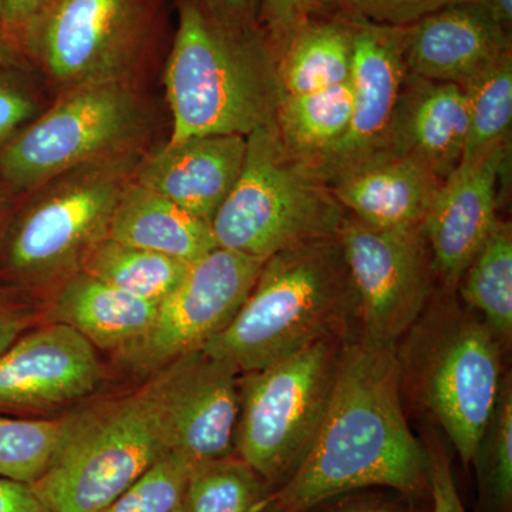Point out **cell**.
<instances>
[{
    "label": "cell",
    "mask_w": 512,
    "mask_h": 512,
    "mask_svg": "<svg viewBox=\"0 0 512 512\" xmlns=\"http://www.w3.org/2000/svg\"><path fill=\"white\" fill-rule=\"evenodd\" d=\"M402 383L396 345L350 333L318 434L295 473L269 494L266 508L309 512L366 487L429 491V450L404 416Z\"/></svg>",
    "instance_id": "1"
},
{
    "label": "cell",
    "mask_w": 512,
    "mask_h": 512,
    "mask_svg": "<svg viewBox=\"0 0 512 512\" xmlns=\"http://www.w3.org/2000/svg\"><path fill=\"white\" fill-rule=\"evenodd\" d=\"M164 86L173 119L167 144L275 128L282 89L274 47L256 25L229 22L201 0L178 2Z\"/></svg>",
    "instance_id": "2"
},
{
    "label": "cell",
    "mask_w": 512,
    "mask_h": 512,
    "mask_svg": "<svg viewBox=\"0 0 512 512\" xmlns=\"http://www.w3.org/2000/svg\"><path fill=\"white\" fill-rule=\"evenodd\" d=\"M355 318L356 293L339 239H316L269 256L234 318L201 349L242 375L318 340L348 335Z\"/></svg>",
    "instance_id": "3"
},
{
    "label": "cell",
    "mask_w": 512,
    "mask_h": 512,
    "mask_svg": "<svg viewBox=\"0 0 512 512\" xmlns=\"http://www.w3.org/2000/svg\"><path fill=\"white\" fill-rule=\"evenodd\" d=\"M150 150L79 165L16 200L0 234V286L25 295L79 271Z\"/></svg>",
    "instance_id": "4"
},
{
    "label": "cell",
    "mask_w": 512,
    "mask_h": 512,
    "mask_svg": "<svg viewBox=\"0 0 512 512\" xmlns=\"http://www.w3.org/2000/svg\"><path fill=\"white\" fill-rule=\"evenodd\" d=\"M167 366L134 392L74 414L46 473L32 485L49 512H97L171 453Z\"/></svg>",
    "instance_id": "5"
},
{
    "label": "cell",
    "mask_w": 512,
    "mask_h": 512,
    "mask_svg": "<svg viewBox=\"0 0 512 512\" xmlns=\"http://www.w3.org/2000/svg\"><path fill=\"white\" fill-rule=\"evenodd\" d=\"M154 131L156 110L143 84L72 87L0 147V188L19 200L79 165L150 150Z\"/></svg>",
    "instance_id": "6"
},
{
    "label": "cell",
    "mask_w": 512,
    "mask_h": 512,
    "mask_svg": "<svg viewBox=\"0 0 512 512\" xmlns=\"http://www.w3.org/2000/svg\"><path fill=\"white\" fill-rule=\"evenodd\" d=\"M164 0H53L19 50L53 97L90 83L143 84L163 33Z\"/></svg>",
    "instance_id": "7"
},
{
    "label": "cell",
    "mask_w": 512,
    "mask_h": 512,
    "mask_svg": "<svg viewBox=\"0 0 512 512\" xmlns=\"http://www.w3.org/2000/svg\"><path fill=\"white\" fill-rule=\"evenodd\" d=\"M345 210L289 156L275 128L247 137L237 183L212 218L218 247L266 261L286 248L338 237Z\"/></svg>",
    "instance_id": "8"
},
{
    "label": "cell",
    "mask_w": 512,
    "mask_h": 512,
    "mask_svg": "<svg viewBox=\"0 0 512 512\" xmlns=\"http://www.w3.org/2000/svg\"><path fill=\"white\" fill-rule=\"evenodd\" d=\"M348 335L330 336L239 377L235 454L281 487L308 454L328 410Z\"/></svg>",
    "instance_id": "9"
},
{
    "label": "cell",
    "mask_w": 512,
    "mask_h": 512,
    "mask_svg": "<svg viewBox=\"0 0 512 512\" xmlns=\"http://www.w3.org/2000/svg\"><path fill=\"white\" fill-rule=\"evenodd\" d=\"M421 346L417 390L464 463H473L501 390L498 336L484 320L447 316Z\"/></svg>",
    "instance_id": "10"
},
{
    "label": "cell",
    "mask_w": 512,
    "mask_h": 512,
    "mask_svg": "<svg viewBox=\"0 0 512 512\" xmlns=\"http://www.w3.org/2000/svg\"><path fill=\"white\" fill-rule=\"evenodd\" d=\"M338 239L356 293L360 335L396 345L430 295L434 271L424 229H380L345 215Z\"/></svg>",
    "instance_id": "11"
},
{
    "label": "cell",
    "mask_w": 512,
    "mask_h": 512,
    "mask_svg": "<svg viewBox=\"0 0 512 512\" xmlns=\"http://www.w3.org/2000/svg\"><path fill=\"white\" fill-rule=\"evenodd\" d=\"M265 261L217 248L192 262L180 284L158 303L147 332L117 353L131 372L153 375L201 349L231 322Z\"/></svg>",
    "instance_id": "12"
},
{
    "label": "cell",
    "mask_w": 512,
    "mask_h": 512,
    "mask_svg": "<svg viewBox=\"0 0 512 512\" xmlns=\"http://www.w3.org/2000/svg\"><path fill=\"white\" fill-rule=\"evenodd\" d=\"M349 19L353 32V110L348 130L328 151L301 163L323 185L335 184L363 165L392 156L394 114L407 76L406 28Z\"/></svg>",
    "instance_id": "13"
},
{
    "label": "cell",
    "mask_w": 512,
    "mask_h": 512,
    "mask_svg": "<svg viewBox=\"0 0 512 512\" xmlns=\"http://www.w3.org/2000/svg\"><path fill=\"white\" fill-rule=\"evenodd\" d=\"M104 367L96 346L63 323L28 330L0 355V416L72 406L96 392Z\"/></svg>",
    "instance_id": "14"
},
{
    "label": "cell",
    "mask_w": 512,
    "mask_h": 512,
    "mask_svg": "<svg viewBox=\"0 0 512 512\" xmlns=\"http://www.w3.org/2000/svg\"><path fill=\"white\" fill-rule=\"evenodd\" d=\"M170 450L192 466L235 454L239 373L202 349L167 365L165 392Z\"/></svg>",
    "instance_id": "15"
},
{
    "label": "cell",
    "mask_w": 512,
    "mask_h": 512,
    "mask_svg": "<svg viewBox=\"0 0 512 512\" xmlns=\"http://www.w3.org/2000/svg\"><path fill=\"white\" fill-rule=\"evenodd\" d=\"M505 146L461 163L441 183L423 229L434 274L454 288L483 248L497 217V183Z\"/></svg>",
    "instance_id": "16"
},
{
    "label": "cell",
    "mask_w": 512,
    "mask_h": 512,
    "mask_svg": "<svg viewBox=\"0 0 512 512\" xmlns=\"http://www.w3.org/2000/svg\"><path fill=\"white\" fill-rule=\"evenodd\" d=\"M511 52L510 32L476 2H461L406 26L407 73L463 86Z\"/></svg>",
    "instance_id": "17"
},
{
    "label": "cell",
    "mask_w": 512,
    "mask_h": 512,
    "mask_svg": "<svg viewBox=\"0 0 512 512\" xmlns=\"http://www.w3.org/2000/svg\"><path fill=\"white\" fill-rule=\"evenodd\" d=\"M247 137L202 136L164 143L141 161L134 181L185 211L212 221L237 183Z\"/></svg>",
    "instance_id": "18"
},
{
    "label": "cell",
    "mask_w": 512,
    "mask_h": 512,
    "mask_svg": "<svg viewBox=\"0 0 512 512\" xmlns=\"http://www.w3.org/2000/svg\"><path fill=\"white\" fill-rule=\"evenodd\" d=\"M410 79L394 114L392 154L413 158L446 180L466 150V94L456 83Z\"/></svg>",
    "instance_id": "19"
},
{
    "label": "cell",
    "mask_w": 512,
    "mask_h": 512,
    "mask_svg": "<svg viewBox=\"0 0 512 512\" xmlns=\"http://www.w3.org/2000/svg\"><path fill=\"white\" fill-rule=\"evenodd\" d=\"M443 181L419 161L392 154L363 165L330 187L343 210L370 227L416 229L423 228Z\"/></svg>",
    "instance_id": "20"
},
{
    "label": "cell",
    "mask_w": 512,
    "mask_h": 512,
    "mask_svg": "<svg viewBox=\"0 0 512 512\" xmlns=\"http://www.w3.org/2000/svg\"><path fill=\"white\" fill-rule=\"evenodd\" d=\"M157 306L77 271L55 286L49 322L70 326L96 348L119 353L147 332Z\"/></svg>",
    "instance_id": "21"
},
{
    "label": "cell",
    "mask_w": 512,
    "mask_h": 512,
    "mask_svg": "<svg viewBox=\"0 0 512 512\" xmlns=\"http://www.w3.org/2000/svg\"><path fill=\"white\" fill-rule=\"evenodd\" d=\"M106 237L187 264L220 248L210 221L185 211L134 178L121 192Z\"/></svg>",
    "instance_id": "22"
},
{
    "label": "cell",
    "mask_w": 512,
    "mask_h": 512,
    "mask_svg": "<svg viewBox=\"0 0 512 512\" xmlns=\"http://www.w3.org/2000/svg\"><path fill=\"white\" fill-rule=\"evenodd\" d=\"M352 20L306 19L293 33L278 63L282 93L301 94L348 83L352 73Z\"/></svg>",
    "instance_id": "23"
},
{
    "label": "cell",
    "mask_w": 512,
    "mask_h": 512,
    "mask_svg": "<svg viewBox=\"0 0 512 512\" xmlns=\"http://www.w3.org/2000/svg\"><path fill=\"white\" fill-rule=\"evenodd\" d=\"M352 110L350 80L315 92L282 93L275 116L276 136L289 156L309 163L343 137Z\"/></svg>",
    "instance_id": "24"
},
{
    "label": "cell",
    "mask_w": 512,
    "mask_h": 512,
    "mask_svg": "<svg viewBox=\"0 0 512 512\" xmlns=\"http://www.w3.org/2000/svg\"><path fill=\"white\" fill-rule=\"evenodd\" d=\"M188 266L187 262L106 237L87 252L79 271L158 305L180 284Z\"/></svg>",
    "instance_id": "25"
},
{
    "label": "cell",
    "mask_w": 512,
    "mask_h": 512,
    "mask_svg": "<svg viewBox=\"0 0 512 512\" xmlns=\"http://www.w3.org/2000/svg\"><path fill=\"white\" fill-rule=\"evenodd\" d=\"M461 296L500 339L512 333V235L510 225L495 222L483 248L463 275Z\"/></svg>",
    "instance_id": "26"
},
{
    "label": "cell",
    "mask_w": 512,
    "mask_h": 512,
    "mask_svg": "<svg viewBox=\"0 0 512 512\" xmlns=\"http://www.w3.org/2000/svg\"><path fill=\"white\" fill-rule=\"evenodd\" d=\"M269 487L237 454L192 466L185 512H264Z\"/></svg>",
    "instance_id": "27"
},
{
    "label": "cell",
    "mask_w": 512,
    "mask_h": 512,
    "mask_svg": "<svg viewBox=\"0 0 512 512\" xmlns=\"http://www.w3.org/2000/svg\"><path fill=\"white\" fill-rule=\"evenodd\" d=\"M461 87L468 110V138L461 163H467L507 141L512 120L511 52Z\"/></svg>",
    "instance_id": "28"
},
{
    "label": "cell",
    "mask_w": 512,
    "mask_h": 512,
    "mask_svg": "<svg viewBox=\"0 0 512 512\" xmlns=\"http://www.w3.org/2000/svg\"><path fill=\"white\" fill-rule=\"evenodd\" d=\"M72 416L59 420L0 416V478L33 484L60 450Z\"/></svg>",
    "instance_id": "29"
},
{
    "label": "cell",
    "mask_w": 512,
    "mask_h": 512,
    "mask_svg": "<svg viewBox=\"0 0 512 512\" xmlns=\"http://www.w3.org/2000/svg\"><path fill=\"white\" fill-rule=\"evenodd\" d=\"M481 460V491L490 512L512 508V394L501 384L500 396L474 461Z\"/></svg>",
    "instance_id": "30"
},
{
    "label": "cell",
    "mask_w": 512,
    "mask_h": 512,
    "mask_svg": "<svg viewBox=\"0 0 512 512\" xmlns=\"http://www.w3.org/2000/svg\"><path fill=\"white\" fill-rule=\"evenodd\" d=\"M191 468L190 461L171 451L97 512H171L183 504Z\"/></svg>",
    "instance_id": "31"
},
{
    "label": "cell",
    "mask_w": 512,
    "mask_h": 512,
    "mask_svg": "<svg viewBox=\"0 0 512 512\" xmlns=\"http://www.w3.org/2000/svg\"><path fill=\"white\" fill-rule=\"evenodd\" d=\"M45 80L29 64L0 66V147L52 103Z\"/></svg>",
    "instance_id": "32"
},
{
    "label": "cell",
    "mask_w": 512,
    "mask_h": 512,
    "mask_svg": "<svg viewBox=\"0 0 512 512\" xmlns=\"http://www.w3.org/2000/svg\"><path fill=\"white\" fill-rule=\"evenodd\" d=\"M461 2L471 0H311V5L332 6L349 18L406 28L430 13Z\"/></svg>",
    "instance_id": "33"
},
{
    "label": "cell",
    "mask_w": 512,
    "mask_h": 512,
    "mask_svg": "<svg viewBox=\"0 0 512 512\" xmlns=\"http://www.w3.org/2000/svg\"><path fill=\"white\" fill-rule=\"evenodd\" d=\"M311 0H261L259 18L272 47L284 49L293 33L308 19Z\"/></svg>",
    "instance_id": "34"
},
{
    "label": "cell",
    "mask_w": 512,
    "mask_h": 512,
    "mask_svg": "<svg viewBox=\"0 0 512 512\" xmlns=\"http://www.w3.org/2000/svg\"><path fill=\"white\" fill-rule=\"evenodd\" d=\"M429 458V491L433 498V512H467L458 495L446 451L434 446L429 450Z\"/></svg>",
    "instance_id": "35"
},
{
    "label": "cell",
    "mask_w": 512,
    "mask_h": 512,
    "mask_svg": "<svg viewBox=\"0 0 512 512\" xmlns=\"http://www.w3.org/2000/svg\"><path fill=\"white\" fill-rule=\"evenodd\" d=\"M23 298V293L0 286V355L32 326L33 312Z\"/></svg>",
    "instance_id": "36"
},
{
    "label": "cell",
    "mask_w": 512,
    "mask_h": 512,
    "mask_svg": "<svg viewBox=\"0 0 512 512\" xmlns=\"http://www.w3.org/2000/svg\"><path fill=\"white\" fill-rule=\"evenodd\" d=\"M52 2L53 0H0V18L18 49L23 32Z\"/></svg>",
    "instance_id": "37"
},
{
    "label": "cell",
    "mask_w": 512,
    "mask_h": 512,
    "mask_svg": "<svg viewBox=\"0 0 512 512\" xmlns=\"http://www.w3.org/2000/svg\"><path fill=\"white\" fill-rule=\"evenodd\" d=\"M0 512H49L32 485L0 478Z\"/></svg>",
    "instance_id": "38"
},
{
    "label": "cell",
    "mask_w": 512,
    "mask_h": 512,
    "mask_svg": "<svg viewBox=\"0 0 512 512\" xmlns=\"http://www.w3.org/2000/svg\"><path fill=\"white\" fill-rule=\"evenodd\" d=\"M201 2L229 22L255 25L256 0H201Z\"/></svg>",
    "instance_id": "39"
},
{
    "label": "cell",
    "mask_w": 512,
    "mask_h": 512,
    "mask_svg": "<svg viewBox=\"0 0 512 512\" xmlns=\"http://www.w3.org/2000/svg\"><path fill=\"white\" fill-rule=\"evenodd\" d=\"M485 10L494 22L510 32L512 23V0H473Z\"/></svg>",
    "instance_id": "40"
},
{
    "label": "cell",
    "mask_w": 512,
    "mask_h": 512,
    "mask_svg": "<svg viewBox=\"0 0 512 512\" xmlns=\"http://www.w3.org/2000/svg\"><path fill=\"white\" fill-rule=\"evenodd\" d=\"M20 64L29 63L26 62L25 57L19 52L13 40L10 39L2 18H0V66H20Z\"/></svg>",
    "instance_id": "41"
},
{
    "label": "cell",
    "mask_w": 512,
    "mask_h": 512,
    "mask_svg": "<svg viewBox=\"0 0 512 512\" xmlns=\"http://www.w3.org/2000/svg\"><path fill=\"white\" fill-rule=\"evenodd\" d=\"M15 202L12 197H9V195L0 188V234H2V229L5 227L6 221H8L10 211H12Z\"/></svg>",
    "instance_id": "42"
},
{
    "label": "cell",
    "mask_w": 512,
    "mask_h": 512,
    "mask_svg": "<svg viewBox=\"0 0 512 512\" xmlns=\"http://www.w3.org/2000/svg\"><path fill=\"white\" fill-rule=\"evenodd\" d=\"M332 512H402L387 507H375V505H360V507L342 508V510Z\"/></svg>",
    "instance_id": "43"
},
{
    "label": "cell",
    "mask_w": 512,
    "mask_h": 512,
    "mask_svg": "<svg viewBox=\"0 0 512 512\" xmlns=\"http://www.w3.org/2000/svg\"><path fill=\"white\" fill-rule=\"evenodd\" d=\"M171 512H185L184 510V505L181 504V505H178L177 508H175V510L171 511Z\"/></svg>",
    "instance_id": "44"
}]
</instances>
